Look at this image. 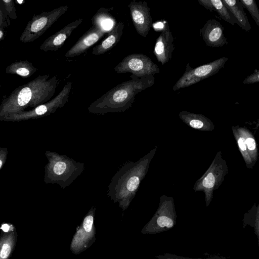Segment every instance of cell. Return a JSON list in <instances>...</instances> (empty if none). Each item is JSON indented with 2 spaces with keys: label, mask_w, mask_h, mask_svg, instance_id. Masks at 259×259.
Wrapping results in <instances>:
<instances>
[{
  "label": "cell",
  "mask_w": 259,
  "mask_h": 259,
  "mask_svg": "<svg viewBox=\"0 0 259 259\" xmlns=\"http://www.w3.org/2000/svg\"><path fill=\"white\" fill-rule=\"evenodd\" d=\"M16 2L18 3L19 5H22L23 4L25 3V1L23 0H17L16 1Z\"/></svg>",
  "instance_id": "1f68e13d"
},
{
  "label": "cell",
  "mask_w": 259,
  "mask_h": 259,
  "mask_svg": "<svg viewBox=\"0 0 259 259\" xmlns=\"http://www.w3.org/2000/svg\"><path fill=\"white\" fill-rule=\"evenodd\" d=\"M39 75L15 89L0 104V119L6 115L44 104L54 96L59 81L57 76Z\"/></svg>",
  "instance_id": "6da1fadb"
},
{
  "label": "cell",
  "mask_w": 259,
  "mask_h": 259,
  "mask_svg": "<svg viewBox=\"0 0 259 259\" xmlns=\"http://www.w3.org/2000/svg\"><path fill=\"white\" fill-rule=\"evenodd\" d=\"M190 125L193 128H200L203 127V123L200 120L193 119L190 121Z\"/></svg>",
  "instance_id": "4316f807"
},
{
  "label": "cell",
  "mask_w": 259,
  "mask_h": 259,
  "mask_svg": "<svg viewBox=\"0 0 259 259\" xmlns=\"http://www.w3.org/2000/svg\"><path fill=\"white\" fill-rule=\"evenodd\" d=\"M45 155L48 160L45 166L46 184H57L65 189L83 172L84 163L51 151H46Z\"/></svg>",
  "instance_id": "277c9868"
},
{
  "label": "cell",
  "mask_w": 259,
  "mask_h": 259,
  "mask_svg": "<svg viewBox=\"0 0 259 259\" xmlns=\"http://www.w3.org/2000/svg\"><path fill=\"white\" fill-rule=\"evenodd\" d=\"M5 32L4 29H0V41H2L5 37Z\"/></svg>",
  "instance_id": "f546056e"
},
{
  "label": "cell",
  "mask_w": 259,
  "mask_h": 259,
  "mask_svg": "<svg viewBox=\"0 0 259 259\" xmlns=\"http://www.w3.org/2000/svg\"><path fill=\"white\" fill-rule=\"evenodd\" d=\"M159 259H228L226 257L219 256V255H214L208 258H191L188 257H184L177 255L176 254H171L170 253H164L163 255H159L157 256Z\"/></svg>",
  "instance_id": "ffe728a7"
},
{
  "label": "cell",
  "mask_w": 259,
  "mask_h": 259,
  "mask_svg": "<svg viewBox=\"0 0 259 259\" xmlns=\"http://www.w3.org/2000/svg\"><path fill=\"white\" fill-rule=\"evenodd\" d=\"M259 81V70L255 69L254 72L248 75L243 81V84H252Z\"/></svg>",
  "instance_id": "603a6c76"
},
{
  "label": "cell",
  "mask_w": 259,
  "mask_h": 259,
  "mask_svg": "<svg viewBox=\"0 0 259 259\" xmlns=\"http://www.w3.org/2000/svg\"><path fill=\"white\" fill-rule=\"evenodd\" d=\"M117 73H131L138 77L160 72L157 66L147 56L134 53L125 57L114 68Z\"/></svg>",
  "instance_id": "ba28073f"
},
{
  "label": "cell",
  "mask_w": 259,
  "mask_h": 259,
  "mask_svg": "<svg viewBox=\"0 0 259 259\" xmlns=\"http://www.w3.org/2000/svg\"><path fill=\"white\" fill-rule=\"evenodd\" d=\"M10 251V246L7 244H4L0 253L1 257L3 258H6L9 256Z\"/></svg>",
  "instance_id": "484cf974"
},
{
  "label": "cell",
  "mask_w": 259,
  "mask_h": 259,
  "mask_svg": "<svg viewBox=\"0 0 259 259\" xmlns=\"http://www.w3.org/2000/svg\"><path fill=\"white\" fill-rule=\"evenodd\" d=\"M68 6H63L51 11L34 15L28 22L20 37L21 42L34 41L40 37L57 20L67 12Z\"/></svg>",
  "instance_id": "8992f818"
},
{
  "label": "cell",
  "mask_w": 259,
  "mask_h": 259,
  "mask_svg": "<svg viewBox=\"0 0 259 259\" xmlns=\"http://www.w3.org/2000/svg\"><path fill=\"white\" fill-rule=\"evenodd\" d=\"M8 149L6 147H0V170L5 165L8 155Z\"/></svg>",
  "instance_id": "d4e9b609"
},
{
  "label": "cell",
  "mask_w": 259,
  "mask_h": 259,
  "mask_svg": "<svg viewBox=\"0 0 259 259\" xmlns=\"http://www.w3.org/2000/svg\"><path fill=\"white\" fill-rule=\"evenodd\" d=\"M222 2L236 19L237 24L245 31H249L251 26L239 1L223 0Z\"/></svg>",
  "instance_id": "9a60e30c"
},
{
  "label": "cell",
  "mask_w": 259,
  "mask_h": 259,
  "mask_svg": "<svg viewBox=\"0 0 259 259\" xmlns=\"http://www.w3.org/2000/svg\"><path fill=\"white\" fill-rule=\"evenodd\" d=\"M224 30V27L219 21L210 19L200 29V34L206 46L219 48L228 44Z\"/></svg>",
  "instance_id": "7c38bea8"
},
{
  "label": "cell",
  "mask_w": 259,
  "mask_h": 259,
  "mask_svg": "<svg viewBox=\"0 0 259 259\" xmlns=\"http://www.w3.org/2000/svg\"><path fill=\"white\" fill-rule=\"evenodd\" d=\"M106 33L107 31L102 26L98 24H93V26L66 53L65 57L71 58L85 53Z\"/></svg>",
  "instance_id": "30bf717a"
},
{
  "label": "cell",
  "mask_w": 259,
  "mask_h": 259,
  "mask_svg": "<svg viewBox=\"0 0 259 259\" xmlns=\"http://www.w3.org/2000/svg\"><path fill=\"white\" fill-rule=\"evenodd\" d=\"M34 65L27 60L16 61L7 66L6 72L17 74L23 78L30 77L37 71Z\"/></svg>",
  "instance_id": "e0dca14e"
},
{
  "label": "cell",
  "mask_w": 259,
  "mask_h": 259,
  "mask_svg": "<svg viewBox=\"0 0 259 259\" xmlns=\"http://www.w3.org/2000/svg\"><path fill=\"white\" fill-rule=\"evenodd\" d=\"M174 38L168 23L166 22L163 29L156 40L153 53L157 61L162 65L168 62L175 50Z\"/></svg>",
  "instance_id": "8fae6325"
},
{
  "label": "cell",
  "mask_w": 259,
  "mask_h": 259,
  "mask_svg": "<svg viewBox=\"0 0 259 259\" xmlns=\"http://www.w3.org/2000/svg\"><path fill=\"white\" fill-rule=\"evenodd\" d=\"M130 77V80L117 85L91 103L89 112L98 115L124 112L132 107L138 93L155 82L153 75L138 77L132 74Z\"/></svg>",
  "instance_id": "7a4b0ae2"
},
{
  "label": "cell",
  "mask_w": 259,
  "mask_h": 259,
  "mask_svg": "<svg viewBox=\"0 0 259 259\" xmlns=\"http://www.w3.org/2000/svg\"><path fill=\"white\" fill-rule=\"evenodd\" d=\"M149 160L150 155H146L136 162L122 164L107 187V194L111 199L123 208L128 206L146 173Z\"/></svg>",
  "instance_id": "3957f363"
},
{
  "label": "cell",
  "mask_w": 259,
  "mask_h": 259,
  "mask_svg": "<svg viewBox=\"0 0 259 259\" xmlns=\"http://www.w3.org/2000/svg\"><path fill=\"white\" fill-rule=\"evenodd\" d=\"M83 21V19L74 20L58 32L47 38L40 46L45 52L57 51L61 48L73 31Z\"/></svg>",
  "instance_id": "4fadbf2b"
},
{
  "label": "cell",
  "mask_w": 259,
  "mask_h": 259,
  "mask_svg": "<svg viewBox=\"0 0 259 259\" xmlns=\"http://www.w3.org/2000/svg\"><path fill=\"white\" fill-rule=\"evenodd\" d=\"M127 7L137 32L142 36L146 37L153 25L150 9L147 3L133 0Z\"/></svg>",
  "instance_id": "9c48e42d"
},
{
  "label": "cell",
  "mask_w": 259,
  "mask_h": 259,
  "mask_svg": "<svg viewBox=\"0 0 259 259\" xmlns=\"http://www.w3.org/2000/svg\"><path fill=\"white\" fill-rule=\"evenodd\" d=\"M215 183V178L212 173H209L203 181L202 184L206 188H211Z\"/></svg>",
  "instance_id": "cb8c5ba5"
},
{
  "label": "cell",
  "mask_w": 259,
  "mask_h": 259,
  "mask_svg": "<svg viewBox=\"0 0 259 259\" xmlns=\"http://www.w3.org/2000/svg\"><path fill=\"white\" fill-rule=\"evenodd\" d=\"M244 8H246L256 24L259 26V10L254 0H239Z\"/></svg>",
  "instance_id": "ac0fdd59"
},
{
  "label": "cell",
  "mask_w": 259,
  "mask_h": 259,
  "mask_svg": "<svg viewBox=\"0 0 259 259\" xmlns=\"http://www.w3.org/2000/svg\"><path fill=\"white\" fill-rule=\"evenodd\" d=\"M228 60V58L223 57L194 68L188 63L183 74L174 85L173 91L189 87L217 74L224 67Z\"/></svg>",
  "instance_id": "52a82bcc"
},
{
  "label": "cell",
  "mask_w": 259,
  "mask_h": 259,
  "mask_svg": "<svg viewBox=\"0 0 259 259\" xmlns=\"http://www.w3.org/2000/svg\"><path fill=\"white\" fill-rule=\"evenodd\" d=\"M14 0H0V7L11 20L17 19L16 9Z\"/></svg>",
  "instance_id": "d6986e66"
},
{
  "label": "cell",
  "mask_w": 259,
  "mask_h": 259,
  "mask_svg": "<svg viewBox=\"0 0 259 259\" xmlns=\"http://www.w3.org/2000/svg\"><path fill=\"white\" fill-rule=\"evenodd\" d=\"M94 209H91V212L87 215L83 221V228L86 232H89L91 231L93 224V210Z\"/></svg>",
  "instance_id": "44dd1931"
},
{
  "label": "cell",
  "mask_w": 259,
  "mask_h": 259,
  "mask_svg": "<svg viewBox=\"0 0 259 259\" xmlns=\"http://www.w3.org/2000/svg\"><path fill=\"white\" fill-rule=\"evenodd\" d=\"M198 2L211 12L215 11L220 17L232 26L237 24L233 15L221 0H198Z\"/></svg>",
  "instance_id": "2e32d148"
},
{
  "label": "cell",
  "mask_w": 259,
  "mask_h": 259,
  "mask_svg": "<svg viewBox=\"0 0 259 259\" xmlns=\"http://www.w3.org/2000/svg\"><path fill=\"white\" fill-rule=\"evenodd\" d=\"M245 143L247 144V147L250 150H253L255 149L256 144L253 139L248 138L245 140Z\"/></svg>",
  "instance_id": "83f0119b"
},
{
  "label": "cell",
  "mask_w": 259,
  "mask_h": 259,
  "mask_svg": "<svg viewBox=\"0 0 259 259\" xmlns=\"http://www.w3.org/2000/svg\"><path fill=\"white\" fill-rule=\"evenodd\" d=\"M72 85L71 81H68L59 94L53 99L34 108L6 115L1 118L0 121L19 122L37 119L55 113L68 102Z\"/></svg>",
  "instance_id": "5b68a950"
},
{
  "label": "cell",
  "mask_w": 259,
  "mask_h": 259,
  "mask_svg": "<svg viewBox=\"0 0 259 259\" xmlns=\"http://www.w3.org/2000/svg\"><path fill=\"white\" fill-rule=\"evenodd\" d=\"M124 24L122 21L115 24L107 33L106 37L93 49L92 54H103L115 47L120 41L123 34Z\"/></svg>",
  "instance_id": "5bb4252c"
},
{
  "label": "cell",
  "mask_w": 259,
  "mask_h": 259,
  "mask_svg": "<svg viewBox=\"0 0 259 259\" xmlns=\"http://www.w3.org/2000/svg\"><path fill=\"white\" fill-rule=\"evenodd\" d=\"M238 142V145L239 146V147L241 149V150L242 151H245L246 150V147L244 141V139L243 138H239Z\"/></svg>",
  "instance_id": "f1b7e54d"
},
{
  "label": "cell",
  "mask_w": 259,
  "mask_h": 259,
  "mask_svg": "<svg viewBox=\"0 0 259 259\" xmlns=\"http://www.w3.org/2000/svg\"><path fill=\"white\" fill-rule=\"evenodd\" d=\"M2 228L4 231L7 232L8 231L9 229V226L7 224H5L3 226Z\"/></svg>",
  "instance_id": "4dcf8cb0"
},
{
  "label": "cell",
  "mask_w": 259,
  "mask_h": 259,
  "mask_svg": "<svg viewBox=\"0 0 259 259\" xmlns=\"http://www.w3.org/2000/svg\"><path fill=\"white\" fill-rule=\"evenodd\" d=\"M10 24L9 18L0 7V29L8 28Z\"/></svg>",
  "instance_id": "7402d4cb"
}]
</instances>
